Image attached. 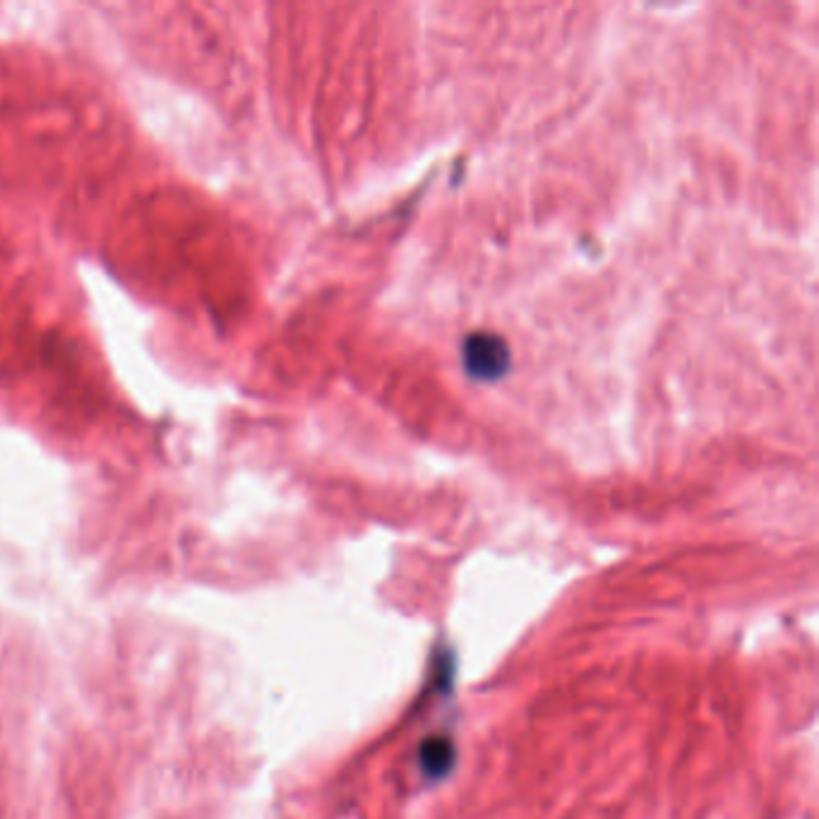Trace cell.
<instances>
[{
	"mask_svg": "<svg viewBox=\"0 0 819 819\" xmlns=\"http://www.w3.org/2000/svg\"><path fill=\"white\" fill-rule=\"evenodd\" d=\"M462 363L466 375L476 382H498L510 373L512 351L510 344L495 332L476 330L464 339Z\"/></svg>",
	"mask_w": 819,
	"mask_h": 819,
	"instance_id": "6da1fadb",
	"label": "cell"
},
{
	"mask_svg": "<svg viewBox=\"0 0 819 819\" xmlns=\"http://www.w3.org/2000/svg\"><path fill=\"white\" fill-rule=\"evenodd\" d=\"M418 759H421V767L428 776L433 779H440L447 771L452 769L454 764V745L447 738H428L426 743L418 750Z\"/></svg>",
	"mask_w": 819,
	"mask_h": 819,
	"instance_id": "7a4b0ae2",
	"label": "cell"
}]
</instances>
